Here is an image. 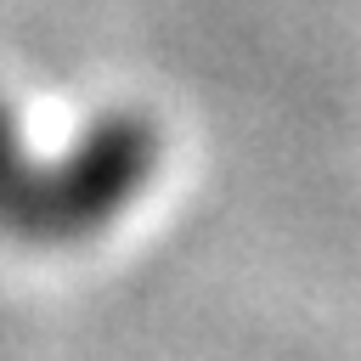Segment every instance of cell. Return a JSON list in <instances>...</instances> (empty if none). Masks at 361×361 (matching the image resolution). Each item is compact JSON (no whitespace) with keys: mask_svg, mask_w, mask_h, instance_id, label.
I'll return each mask as SVG.
<instances>
[{"mask_svg":"<svg viewBox=\"0 0 361 361\" xmlns=\"http://www.w3.org/2000/svg\"><path fill=\"white\" fill-rule=\"evenodd\" d=\"M34 135V118L0 96V237L39 248L118 226L164 158V135L130 107L79 118L62 147Z\"/></svg>","mask_w":361,"mask_h":361,"instance_id":"6da1fadb","label":"cell"}]
</instances>
